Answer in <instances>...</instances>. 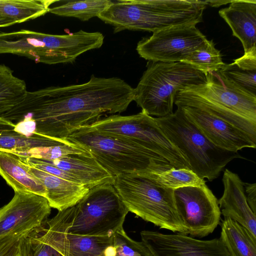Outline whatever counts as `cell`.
<instances>
[{
	"label": "cell",
	"mask_w": 256,
	"mask_h": 256,
	"mask_svg": "<svg viewBox=\"0 0 256 256\" xmlns=\"http://www.w3.org/2000/svg\"><path fill=\"white\" fill-rule=\"evenodd\" d=\"M27 165L30 171L44 186L46 190L45 198L51 208L60 211L74 206L89 191L90 189L80 184L59 178Z\"/></svg>",
	"instance_id": "d6986e66"
},
{
	"label": "cell",
	"mask_w": 256,
	"mask_h": 256,
	"mask_svg": "<svg viewBox=\"0 0 256 256\" xmlns=\"http://www.w3.org/2000/svg\"><path fill=\"white\" fill-rule=\"evenodd\" d=\"M223 78L241 89L256 96V50L224 64L218 72Z\"/></svg>",
	"instance_id": "d4e9b609"
},
{
	"label": "cell",
	"mask_w": 256,
	"mask_h": 256,
	"mask_svg": "<svg viewBox=\"0 0 256 256\" xmlns=\"http://www.w3.org/2000/svg\"><path fill=\"white\" fill-rule=\"evenodd\" d=\"M178 108L188 106L208 112L246 133L256 142V96L237 86L218 72L206 75V82L178 92Z\"/></svg>",
	"instance_id": "3957f363"
},
{
	"label": "cell",
	"mask_w": 256,
	"mask_h": 256,
	"mask_svg": "<svg viewBox=\"0 0 256 256\" xmlns=\"http://www.w3.org/2000/svg\"><path fill=\"white\" fill-rule=\"evenodd\" d=\"M165 188L177 189L186 186H198L206 184L204 179L200 178L192 170L188 168L170 169L151 172L144 176Z\"/></svg>",
	"instance_id": "f1b7e54d"
},
{
	"label": "cell",
	"mask_w": 256,
	"mask_h": 256,
	"mask_svg": "<svg viewBox=\"0 0 256 256\" xmlns=\"http://www.w3.org/2000/svg\"><path fill=\"white\" fill-rule=\"evenodd\" d=\"M0 176L14 192H30L46 197V190L42 184L15 154L0 151Z\"/></svg>",
	"instance_id": "7402d4cb"
},
{
	"label": "cell",
	"mask_w": 256,
	"mask_h": 256,
	"mask_svg": "<svg viewBox=\"0 0 256 256\" xmlns=\"http://www.w3.org/2000/svg\"><path fill=\"white\" fill-rule=\"evenodd\" d=\"M61 2V1H60ZM50 8L49 12L66 17H74L86 21L98 15L112 3L110 0H63Z\"/></svg>",
	"instance_id": "4316f807"
},
{
	"label": "cell",
	"mask_w": 256,
	"mask_h": 256,
	"mask_svg": "<svg viewBox=\"0 0 256 256\" xmlns=\"http://www.w3.org/2000/svg\"><path fill=\"white\" fill-rule=\"evenodd\" d=\"M206 0H118L98 16L112 26L115 32L124 30L153 33L166 28L196 25L202 21Z\"/></svg>",
	"instance_id": "7a4b0ae2"
},
{
	"label": "cell",
	"mask_w": 256,
	"mask_h": 256,
	"mask_svg": "<svg viewBox=\"0 0 256 256\" xmlns=\"http://www.w3.org/2000/svg\"><path fill=\"white\" fill-rule=\"evenodd\" d=\"M66 236L69 256H106V250L114 242V235L82 236L70 234L68 230Z\"/></svg>",
	"instance_id": "83f0119b"
},
{
	"label": "cell",
	"mask_w": 256,
	"mask_h": 256,
	"mask_svg": "<svg viewBox=\"0 0 256 256\" xmlns=\"http://www.w3.org/2000/svg\"><path fill=\"white\" fill-rule=\"evenodd\" d=\"M76 212L75 206L58 211L47 220L44 230L26 236L22 256H69L67 234Z\"/></svg>",
	"instance_id": "9a60e30c"
},
{
	"label": "cell",
	"mask_w": 256,
	"mask_h": 256,
	"mask_svg": "<svg viewBox=\"0 0 256 256\" xmlns=\"http://www.w3.org/2000/svg\"><path fill=\"white\" fill-rule=\"evenodd\" d=\"M196 25L176 26L159 30L140 41V56L152 62H183L208 40Z\"/></svg>",
	"instance_id": "7c38bea8"
},
{
	"label": "cell",
	"mask_w": 256,
	"mask_h": 256,
	"mask_svg": "<svg viewBox=\"0 0 256 256\" xmlns=\"http://www.w3.org/2000/svg\"><path fill=\"white\" fill-rule=\"evenodd\" d=\"M248 203L254 214H256V184L244 182Z\"/></svg>",
	"instance_id": "836d02e7"
},
{
	"label": "cell",
	"mask_w": 256,
	"mask_h": 256,
	"mask_svg": "<svg viewBox=\"0 0 256 256\" xmlns=\"http://www.w3.org/2000/svg\"><path fill=\"white\" fill-rule=\"evenodd\" d=\"M66 139L88 150L114 177L144 176L174 167L162 156L124 138L79 129Z\"/></svg>",
	"instance_id": "277c9868"
},
{
	"label": "cell",
	"mask_w": 256,
	"mask_h": 256,
	"mask_svg": "<svg viewBox=\"0 0 256 256\" xmlns=\"http://www.w3.org/2000/svg\"><path fill=\"white\" fill-rule=\"evenodd\" d=\"M140 235L153 256H230L220 238L202 240L181 233L148 230Z\"/></svg>",
	"instance_id": "5bb4252c"
},
{
	"label": "cell",
	"mask_w": 256,
	"mask_h": 256,
	"mask_svg": "<svg viewBox=\"0 0 256 256\" xmlns=\"http://www.w3.org/2000/svg\"><path fill=\"white\" fill-rule=\"evenodd\" d=\"M220 226V238L230 256H256V238L246 228L229 218Z\"/></svg>",
	"instance_id": "cb8c5ba5"
},
{
	"label": "cell",
	"mask_w": 256,
	"mask_h": 256,
	"mask_svg": "<svg viewBox=\"0 0 256 256\" xmlns=\"http://www.w3.org/2000/svg\"><path fill=\"white\" fill-rule=\"evenodd\" d=\"M86 48L85 38L80 31L62 35L25 30L0 33V54H14L36 62H73Z\"/></svg>",
	"instance_id": "ba28073f"
},
{
	"label": "cell",
	"mask_w": 256,
	"mask_h": 256,
	"mask_svg": "<svg viewBox=\"0 0 256 256\" xmlns=\"http://www.w3.org/2000/svg\"><path fill=\"white\" fill-rule=\"evenodd\" d=\"M57 0H0V15L21 23L49 12Z\"/></svg>",
	"instance_id": "484cf974"
},
{
	"label": "cell",
	"mask_w": 256,
	"mask_h": 256,
	"mask_svg": "<svg viewBox=\"0 0 256 256\" xmlns=\"http://www.w3.org/2000/svg\"><path fill=\"white\" fill-rule=\"evenodd\" d=\"M26 92L25 82L15 76L9 67L0 64V118L16 122L14 109Z\"/></svg>",
	"instance_id": "603a6c76"
},
{
	"label": "cell",
	"mask_w": 256,
	"mask_h": 256,
	"mask_svg": "<svg viewBox=\"0 0 256 256\" xmlns=\"http://www.w3.org/2000/svg\"><path fill=\"white\" fill-rule=\"evenodd\" d=\"M70 234L88 236H110L123 228L128 211L114 186H96L75 205Z\"/></svg>",
	"instance_id": "30bf717a"
},
{
	"label": "cell",
	"mask_w": 256,
	"mask_h": 256,
	"mask_svg": "<svg viewBox=\"0 0 256 256\" xmlns=\"http://www.w3.org/2000/svg\"><path fill=\"white\" fill-rule=\"evenodd\" d=\"M178 108L216 146L236 152L246 148H256V142L246 133L226 121L196 108Z\"/></svg>",
	"instance_id": "2e32d148"
},
{
	"label": "cell",
	"mask_w": 256,
	"mask_h": 256,
	"mask_svg": "<svg viewBox=\"0 0 256 256\" xmlns=\"http://www.w3.org/2000/svg\"><path fill=\"white\" fill-rule=\"evenodd\" d=\"M71 154L92 156L88 150L72 142L68 144L34 148L21 156L33 157L47 161H52Z\"/></svg>",
	"instance_id": "1f68e13d"
},
{
	"label": "cell",
	"mask_w": 256,
	"mask_h": 256,
	"mask_svg": "<svg viewBox=\"0 0 256 256\" xmlns=\"http://www.w3.org/2000/svg\"><path fill=\"white\" fill-rule=\"evenodd\" d=\"M80 129L128 139L162 156L176 168L190 170L186 158L168 140L154 118L143 110L130 116L112 114Z\"/></svg>",
	"instance_id": "9c48e42d"
},
{
	"label": "cell",
	"mask_w": 256,
	"mask_h": 256,
	"mask_svg": "<svg viewBox=\"0 0 256 256\" xmlns=\"http://www.w3.org/2000/svg\"><path fill=\"white\" fill-rule=\"evenodd\" d=\"M154 118L168 140L186 158L190 170L201 178L212 181L229 162L243 158L238 152L213 144L180 108L168 116Z\"/></svg>",
	"instance_id": "5b68a950"
},
{
	"label": "cell",
	"mask_w": 256,
	"mask_h": 256,
	"mask_svg": "<svg viewBox=\"0 0 256 256\" xmlns=\"http://www.w3.org/2000/svg\"><path fill=\"white\" fill-rule=\"evenodd\" d=\"M218 14L241 42L244 54L256 50V0H232Z\"/></svg>",
	"instance_id": "ac0fdd59"
},
{
	"label": "cell",
	"mask_w": 256,
	"mask_h": 256,
	"mask_svg": "<svg viewBox=\"0 0 256 256\" xmlns=\"http://www.w3.org/2000/svg\"><path fill=\"white\" fill-rule=\"evenodd\" d=\"M70 143L66 139L52 138L36 132L24 133L18 124L0 118V151L21 156L34 148Z\"/></svg>",
	"instance_id": "ffe728a7"
},
{
	"label": "cell",
	"mask_w": 256,
	"mask_h": 256,
	"mask_svg": "<svg viewBox=\"0 0 256 256\" xmlns=\"http://www.w3.org/2000/svg\"><path fill=\"white\" fill-rule=\"evenodd\" d=\"M174 196L185 234L202 238L213 232L220 224L218 200L206 184L174 190Z\"/></svg>",
	"instance_id": "8fae6325"
},
{
	"label": "cell",
	"mask_w": 256,
	"mask_h": 256,
	"mask_svg": "<svg viewBox=\"0 0 256 256\" xmlns=\"http://www.w3.org/2000/svg\"><path fill=\"white\" fill-rule=\"evenodd\" d=\"M134 98V88L123 80L92 75L81 84L27 91L22 104L34 132L66 139L104 114L126 110Z\"/></svg>",
	"instance_id": "6da1fadb"
},
{
	"label": "cell",
	"mask_w": 256,
	"mask_h": 256,
	"mask_svg": "<svg viewBox=\"0 0 256 256\" xmlns=\"http://www.w3.org/2000/svg\"><path fill=\"white\" fill-rule=\"evenodd\" d=\"M106 256H153L141 241L131 238L124 228L114 234L113 244L106 252Z\"/></svg>",
	"instance_id": "4dcf8cb0"
},
{
	"label": "cell",
	"mask_w": 256,
	"mask_h": 256,
	"mask_svg": "<svg viewBox=\"0 0 256 256\" xmlns=\"http://www.w3.org/2000/svg\"><path fill=\"white\" fill-rule=\"evenodd\" d=\"M48 162L76 177L88 189L105 184H112L114 177L93 156L71 154Z\"/></svg>",
	"instance_id": "44dd1931"
},
{
	"label": "cell",
	"mask_w": 256,
	"mask_h": 256,
	"mask_svg": "<svg viewBox=\"0 0 256 256\" xmlns=\"http://www.w3.org/2000/svg\"><path fill=\"white\" fill-rule=\"evenodd\" d=\"M24 234H14L0 238V256H18L22 251Z\"/></svg>",
	"instance_id": "d6a6232c"
},
{
	"label": "cell",
	"mask_w": 256,
	"mask_h": 256,
	"mask_svg": "<svg viewBox=\"0 0 256 256\" xmlns=\"http://www.w3.org/2000/svg\"><path fill=\"white\" fill-rule=\"evenodd\" d=\"M222 180L224 190L218 200L221 214L246 228L256 238V215L248 203L244 182L228 169L224 171Z\"/></svg>",
	"instance_id": "e0dca14e"
},
{
	"label": "cell",
	"mask_w": 256,
	"mask_h": 256,
	"mask_svg": "<svg viewBox=\"0 0 256 256\" xmlns=\"http://www.w3.org/2000/svg\"><path fill=\"white\" fill-rule=\"evenodd\" d=\"M206 82V75L188 64L152 62L134 88V100L148 115L164 117L173 112L178 92Z\"/></svg>",
	"instance_id": "8992f818"
},
{
	"label": "cell",
	"mask_w": 256,
	"mask_h": 256,
	"mask_svg": "<svg viewBox=\"0 0 256 256\" xmlns=\"http://www.w3.org/2000/svg\"><path fill=\"white\" fill-rule=\"evenodd\" d=\"M18 256H22V252Z\"/></svg>",
	"instance_id": "8d00e7d4"
},
{
	"label": "cell",
	"mask_w": 256,
	"mask_h": 256,
	"mask_svg": "<svg viewBox=\"0 0 256 256\" xmlns=\"http://www.w3.org/2000/svg\"><path fill=\"white\" fill-rule=\"evenodd\" d=\"M14 20L0 15V28L6 27L16 24Z\"/></svg>",
	"instance_id": "e575fe53"
},
{
	"label": "cell",
	"mask_w": 256,
	"mask_h": 256,
	"mask_svg": "<svg viewBox=\"0 0 256 256\" xmlns=\"http://www.w3.org/2000/svg\"><path fill=\"white\" fill-rule=\"evenodd\" d=\"M50 212L46 198L32 193L14 192L10 201L0 208V238L14 234L40 232Z\"/></svg>",
	"instance_id": "4fadbf2b"
},
{
	"label": "cell",
	"mask_w": 256,
	"mask_h": 256,
	"mask_svg": "<svg viewBox=\"0 0 256 256\" xmlns=\"http://www.w3.org/2000/svg\"><path fill=\"white\" fill-rule=\"evenodd\" d=\"M208 5L212 6L218 7L222 4H226L230 3L232 0H206Z\"/></svg>",
	"instance_id": "d590c367"
},
{
	"label": "cell",
	"mask_w": 256,
	"mask_h": 256,
	"mask_svg": "<svg viewBox=\"0 0 256 256\" xmlns=\"http://www.w3.org/2000/svg\"><path fill=\"white\" fill-rule=\"evenodd\" d=\"M183 62L191 65L206 75L210 72H218L225 64L222 62L220 52L215 48L212 40H208Z\"/></svg>",
	"instance_id": "f546056e"
},
{
	"label": "cell",
	"mask_w": 256,
	"mask_h": 256,
	"mask_svg": "<svg viewBox=\"0 0 256 256\" xmlns=\"http://www.w3.org/2000/svg\"><path fill=\"white\" fill-rule=\"evenodd\" d=\"M112 185L128 212L160 228L185 234L173 189L134 174L114 176Z\"/></svg>",
	"instance_id": "52a82bcc"
}]
</instances>
